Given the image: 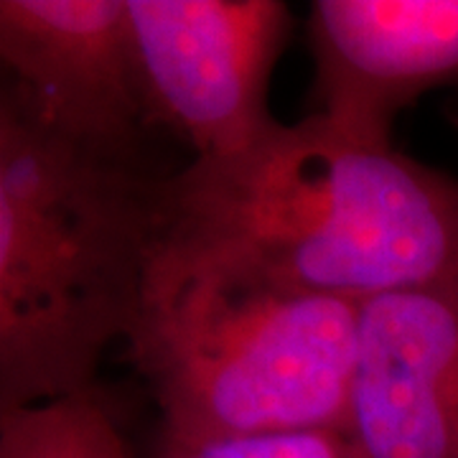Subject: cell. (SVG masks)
Returning <instances> with one entry per match:
<instances>
[{
  "label": "cell",
  "instance_id": "obj_1",
  "mask_svg": "<svg viewBox=\"0 0 458 458\" xmlns=\"http://www.w3.org/2000/svg\"><path fill=\"white\" fill-rule=\"evenodd\" d=\"M161 237L349 301L458 278V179L321 114L161 176Z\"/></svg>",
  "mask_w": 458,
  "mask_h": 458
},
{
  "label": "cell",
  "instance_id": "obj_2",
  "mask_svg": "<svg viewBox=\"0 0 458 458\" xmlns=\"http://www.w3.org/2000/svg\"><path fill=\"white\" fill-rule=\"evenodd\" d=\"M161 176L84 146L0 89V408L98 387L161 237Z\"/></svg>",
  "mask_w": 458,
  "mask_h": 458
},
{
  "label": "cell",
  "instance_id": "obj_3",
  "mask_svg": "<svg viewBox=\"0 0 458 458\" xmlns=\"http://www.w3.org/2000/svg\"><path fill=\"white\" fill-rule=\"evenodd\" d=\"M361 303L158 237L128 357L189 436L349 430Z\"/></svg>",
  "mask_w": 458,
  "mask_h": 458
},
{
  "label": "cell",
  "instance_id": "obj_4",
  "mask_svg": "<svg viewBox=\"0 0 458 458\" xmlns=\"http://www.w3.org/2000/svg\"><path fill=\"white\" fill-rule=\"evenodd\" d=\"M125 18L148 131L219 161L278 128L267 89L293 33L288 3L125 0Z\"/></svg>",
  "mask_w": 458,
  "mask_h": 458
},
{
  "label": "cell",
  "instance_id": "obj_5",
  "mask_svg": "<svg viewBox=\"0 0 458 458\" xmlns=\"http://www.w3.org/2000/svg\"><path fill=\"white\" fill-rule=\"evenodd\" d=\"M5 84L84 146L143 158L125 0H0Z\"/></svg>",
  "mask_w": 458,
  "mask_h": 458
},
{
  "label": "cell",
  "instance_id": "obj_6",
  "mask_svg": "<svg viewBox=\"0 0 458 458\" xmlns=\"http://www.w3.org/2000/svg\"><path fill=\"white\" fill-rule=\"evenodd\" d=\"M311 114L393 143L412 102L458 84V0H316L306 18Z\"/></svg>",
  "mask_w": 458,
  "mask_h": 458
},
{
  "label": "cell",
  "instance_id": "obj_7",
  "mask_svg": "<svg viewBox=\"0 0 458 458\" xmlns=\"http://www.w3.org/2000/svg\"><path fill=\"white\" fill-rule=\"evenodd\" d=\"M349 433L367 458H458V278L361 303Z\"/></svg>",
  "mask_w": 458,
  "mask_h": 458
},
{
  "label": "cell",
  "instance_id": "obj_8",
  "mask_svg": "<svg viewBox=\"0 0 458 458\" xmlns=\"http://www.w3.org/2000/svg\"><path fill=\"white\" fill-rule=\"evenodd\" d=\"M0 458H135L132 443L102 387L0 408Z\"/></svg>",
  "mask_w": 458,
  "mask_h": 458
},
{
  "label": "cell",
  "instance_id": "obj_9",
  "mask_svg": "<svg viewBox=\"0 0 458 458\" xmlns=\"http://www.w3.org/2000/svg\"><path fill=\"white\" fill-rule=\"evenodd\" d=\"M146 458H367L342 428L189 436L156 423Z\"/></svg>",
  "mask_w": 458,
  "mask_h": 458
},
{
  "label": "cell",
  "instance_id": "obj_10",
  "mask_svg": "<svg viewBox=\"0 0 458 458\" xmlns=\"http://www.w3.org/2000/svg\"><path fill=\"white\" fill-rule=\"evenodd\" d=\"M448 120H451V125L458 131V107H451V110H448Z\"/></svg>",
  "mask_w": 458,
  "mask_h": 458
}]
</instances>
